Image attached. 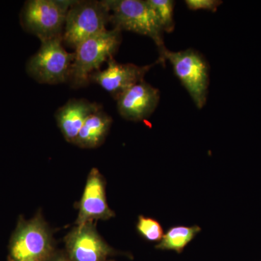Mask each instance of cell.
Here are the masks:
<instances>
[{"instance_id": "d6986e66", "label": "cell", "mask_w": 261, "mask_h": 261, "mask_svg": "<svg viewBox=\"0 0 261 261\" xmlns=\"http://www.w3.org/2000/svg\"><path fill=\"white\" fill-rule=\"evenodd\" d=\"M106 261H113V260H106Z\"/></svg>"}, {"instance_id": "8992f818", "label": "cell", "mask_w": 261, "mask_h": 261, "mask_svg": "<svg viewBox=\"0 0 261 261\" xmlns=\"http://www.w3.org/2000/svg\"><path fill=\"white\" fill-rule=\"evenodd\" d=\"M73 3L59 0L27 1L20 15L22 25L40 40L61 36L67 13Z\"/></svg>"}, {"instance_id": "3957f363", "label": "cell", "mask_w": 261, "mask_h": 261, "mask_svg": "<svg viewBox=\"0 0 261 261\" xmlns=\"http://www.w3.org/2000/svg\"><path fill=\"white\" fill-rule=\"evenodd\" d=\"M163 61L172 65L175 75L191 97L196 107L202 109L207 102L210 75L208 65L202 55L192 49L178 51L166 49Z\"/></svg>"}, {"instance_id": "9a60e30c", "label": "cell", "mask_w": 261, "mask_h": 261, "mask_svg": "<svg viewBox=\"0 0 261 261\" xmlns=\"http://www.w3.org/2000/svg\"><path fill=\"white\" fill-rule=\"evenodd\" d=\"M147 3L157 15L164 32H173L175 28L173 18L175 2L173 0H147Z\"/></svg>"}, {"instance_id": "30bf717a", "label": "cell", "mask_w": 261, "mask_h": 261, "mask_svg": "<svg viewBox=\"0 0 261 261\" xmlns=\"http://www.w3.org/2000/svg\"><path fill=\"white\" fill-rule=\"evenodd\" d=\"M116 99L118 112L123 118L128 121H144L159 106L160 92L143 81L126 89Z\"/></svg>"}, {"instance_id": "52a82bcc", "label": "cell", "mask_w": 261, "mask_h": 261, "mask_svg": "<svg viewBox=\"0 0 261 261\" xmlns=\"http://www.w3.org/2000/svg\"><path fill=\"white\" fill-rule=\"evenodd\" d=\"M53 255L50 236L41 218L19 223L10 241V261H47Z\"/></svg>"}, {"instance_id": "2e32d148", "label": "cell", "mask_w": 261, "mask_h": 261, "mask_svg": "<svg viewBox=\"0 0 261 261\" xmlns=\"http://www.w3.org/2000/svg\"><path fill=\"white\" fill-rule=\"evenodd\" d=\"M137 230L141 236L149 242H160L164 235L162 226L159 221L142 216L139 217Z\"/></svg>"}, {"instance_id": "7c38bea8", "label": "cell", "mask_w": 261, "mask_h": 261, "mask_svg": "<svg viewBox=\"0 0 261 261\" xmlns=\"http://www.w3.org/2000/svg\"><path fill=\"white\" fill-rule=\"evenodd\" d=\"M100 110L97 103L84 99H70L60 108L56 113V119L65 140L74 143L87 118Z\"/></svg>"}, {"instance_id": "6da1fadb", "label": "cell", "mask_w": 261, "mask_h": 261, "mask_svg": "<svg viewBox=\"0 0 261 261\" xmlns=\"http://www.w3.org/2000/svg\"><path fill=\"white\" fill-rule=\"evenodd\" d=\"M105 5L110 11V21L113 28L126 30L152 39L159 48V63L165 64L163 54L166 50L164 31L154 10L142 0H106Z\"/></svg>"}, {"instance_id": "8fae6325", "label": "cell", "mask_w": 261, "mask_h": 261, "mask_svg": "<svg viewBox=\"0 0 261 261\" xmlns=\"http://www.w3.org/2000/svg\"><path fill=\"white\" fill-rule=\"evenodd\" d=\"M115 216L108 207L102 176L93 168L89 173L82 200L76 224L92 222L93 220H107Z\"/></svg>"}, {"instance_id": "5b68a950", "label": "cell", "mask_w": 261, "mask_h": 261, "mask_svg": "<svg viewBox=\"0 0 261 261\" xmlns=\"http://www.w3.org/2000/svg\"><path fill=\"white\" fill-rule=\"evenodd\" d=\"M110 11L104 2H73L67 13L63 41L72 47L107 30Z\"/></svg>"}, {"instance_id": "5bb4252c", "label": "cell", "mask_w": 261, "mask_h": 261, "mask_svg": "<svg viewBox=\"0 0 261 261\" xmlns=\"http://www.w3.org/2000/svg\"><path fill=\"white\" fill-rule=\"evenodd\" d=\"M201 228L198 226H173L163 235L162 240L156 249L162 250H174L181 253L185 247L191 243L196 235L200 232Z\"/></svg>"}, {"instance_id": "e0dca14e", "label": "cell", "mask_w": 261, "mask_h": 261, "mask_svg": "<svg viewBox=\"0 0 261 261\" xmlns=\"http://www.w3.org/2000/svg\"><path fill=\"white\" fill-rule=\"evenodd\" d=\"M188 9L197 11V10H207V11L216 12L222 1L220 0H186L185 1Z\"/></svg>"}, {"instance_id": "ac0fdd59", "label": "cell", "mask_w": 261, "mask_h": 261, "mask_svg": "<svg viewBox=\"0 0 261 261\" xmlns=\"http://www.w3.org/2000/svg\"><path fill=\"white\" fill-rule=\"evenodd\" d=\"M47 261H70L68 257L63 255H53Z\"/></svg>"}, {"instance_id": "277c9868", "label": "cell", "mask_w": 261, "mask_h": 261, "mask_svg": "<svg viewBox=\"0 0 261 261\" xmlns=\"http://www.w3.org/2000/svg\"><path fill=\"white\" fill-rule=\"evenodd\" d=\"M61 36L42 39L39 50L29 60L28 74L42 84H59L69 79L74 53H68Z\"/></svg>"}, {"instance_id": "4fadbf2b", "label": "cell", "mask_w": 261, "mask_h": 261, "mask_svg": "<svg viewBox=\"0 0 261 261\" xmlns=\"http://www.w3.org/2000/svg\"><path fill=\"white\" fill-rule=\"evenodd\" d=\"M112 118L102 111L91 115L85 121L74 144L83 148H94L100 145L111 128Z\"/></svg>"}, {"instance_id": "7a4b0ae2", "label": "cell", "mask_w": 261, "mask_h": 261, "mask_svg": "<svg viewBox=\"0 0 261 261\" xmlns=\"http://www.w3.org/2000/svg\"><path fill=\"white\" fill-rule=\"evenodd\" d=\"M121 31L113 28L86 39L75 48L69 79L75 87L87 85L94 71L113 58L121 42Z\"/></svg>"}, {"instance_id": "9c48e42d", "label": "cell", "mask_w": 261, "mask_h": 261, "mask_svg": "<svg viewBox=\"0 0 261 261\" xmlns=\"http://www.w3.org/2000/svg\"><path fill=\"white\" fill-rule=\"evenodd\" d=\"M154 64L139 66L132 63H119L111 58L108 61L107 68L92 73L90 80L97 82L116 99L126 89L143 82L145 75Z\"/></svg>"}, {"instance_id": "ba28073f", "label": "cell", "mask_w": 261, "mask_h": 261, "mask_svg": "<svg viewBox=\"0 0 261 261\" xmlns=\"http://www.w3.org/2000/svg\"><path fill=\"white\" fill-rule=\"evenodd\" d=\"M70 261H106L114 254L111 247L98 234L92 222L78 225L66 238Z\"/></svg>"}]
</instances>
